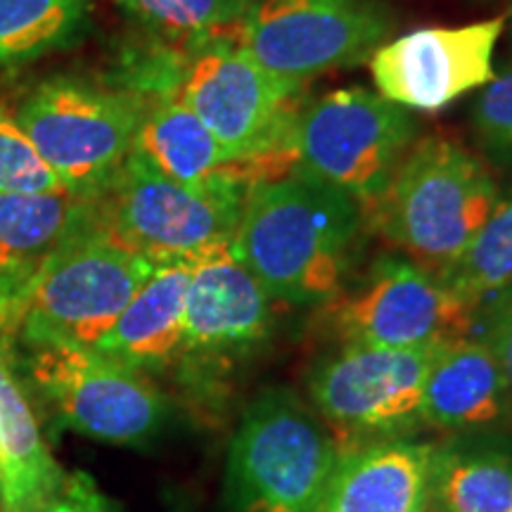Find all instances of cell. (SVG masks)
Masks as SVG:
<instances>
[{
    "label": "cell",
    "instance_id": "cell-1",
    "mask_svg": "<svg viewBox=\"0 0 512 512\" xmlns=\"http://www.w3.org/2000/svg\"><path fill=\"white\" fill-rule=\"evenodd\" d=\"M363 228L354 197L294 166L247 192L230 247L273 302L328 304L342 292Z\"/></svg>",
    "mask_w": 512,
    "mask_h": 512
},
{
    "label": "cell",
    "instance_id": "cell-2",
    "mask_svg": "<svg viewBox=\"0 0 512 512\" xmlns=\"http://www.w3.org/2000/svg\"><path fill=\"white\" fill-rule=\"evenodd\" d=\"M498 197L484 159L446 136H425L408 147L363 214L389 245L439 278L479 233Z\"/></svg>",
    "mask_w": 512,
    "mask_h": 512
},
{
    "label": "cell",
    "instance_id": "cell-3",
    "mask_svg": "<svg viewBox=\"0 0 512 512\" xmlns=\"http://www.w3.org/2000/svg\"><path fill=\"white\" fill-rule=\"evenodd\" d=\"M195 55L178 83V98L233 162L252 164L264 181L290 174L287 140L306 105V81L271 72L238 41L211 43Z\"/></svg>",
    "mask_w": 512,
    "mask_h": 512
},
{
    "label": "cell",
    "instance_id": "cell-4",
    "mask_svg": "<svg viewBox=\"0 0 512 512\" xmlns=\"http://www.w3.org/2000/svg\"><path fill=\"white\" fill-rule=\"evenodd\" d=\"M290 389L249 403L230 444L228 494L235 512H316L342 444Z\"/></svg>",
    "mask_w": 512,
    "mask_h": 512
},
{
    "label": "cell",
    "instance_id": "cell-5",
    "mask_svg": "<svg viewBox=\"0 0 512 512\" xmlns=\"http://www.w3.org/2000/svg\"><path fill=\"white\" fill-rule=\"evenodd\" d=\"M155 268L107 233L91 209L31 283L19 316L24 339L95 349Z\"/></svg>",
    "mask_w": 512,
    "mask_h": 512
},
{
    "label": "cell",
    "instance_id": "cell-6",
    "mask_svg": "<svg viewBox=\"0 0 512 512\" xmlns=\"http://www.w3.org/2000/svg\"><path fill=\"white\" fill-rule=\"evenodd\" d=\"M147 107L140 93L50 79L17 107L15 117L57 181L95 200L136 147Z\"/></svg>",
    "mask_w": 512,
    "mask_h": 512
},
{
    "label": "cell",
    "instance_id": "cell-7",
    "mask_svg": "<svg viewBox=\"0 0 512 512\" xmlns=\"http://www.w3.org/2000/svg\"><path fill=\"white\" fill-rule=\"evenodd\" d=\"M415 140L418 121L406 107L349 86L306 100L287 150L297 169L335 185L366 209Z\"/></svg>",
    "mask_w": 512,
    "mask_h": 512
},
{
    "label": "cell",
    "instance_id": "cell-8",
    "mask_svg": "<svg viewBox=\"0 0 512 512\" xmlns=\"http://www.w3.org/2000/svg\"><path fill=\"white\" fill-rule=\"evenodd\" d=\"M245 200L247 192L176 183L133 150L107 190L93 200V211L119 242L164 264L233 240Z\"/></svg>",
    "mask_w": 512,
    "mask_h": 512
},
{
    "label": "cell",
    "instance_id": "cell-9",
    "mask_svg": "<svg viewBox=\"0 0 512 512\" xmlns=\"http://www.w3.org/2000/svg\"><path fill=\"white\" fill-rule=\"evenodd\" d=\"M29 373L62 425L88 439L145 446L169 420L166 396L143 370L95 349L31 344Z\"/></svg>",
    "mask_w": 512,
    "mask_h": 512
},
{
    "label": "cell",
    "instance_id": "cell-10",
    "mask_svg": "<svg viewBox=\"0 0 512 512\" xmlns=\"http://www.w3.org/2000/svg\"><path fill=\"white\" fill-rule=\"evenodd\" d=\"M394 31L382 0H252L238 43L287 79L366 62Z\"/></svg>",
    "mask_w": 512,
    "mask_h": 512
},
{
    "label": "cell",
    "instance_id": "cell-11",
    "mask_svg": "<svg viewBox=\"0 0 512 512\" xmlns=\"http://www.w3.org/2000/svg\"><path fill=\"white\" fill-rule=\"evenodd\" d=\"M330 304L342 344L389 349L446 347L470 337L479 311L406 256L377 259L356 290Z\"/></svg>",
    "mask_w": 512,
    "mask_h": 512
},
{
    "label": "cell",
    "instance_id": "cell-12",
    "mask_svg": "<svg viewBox=\"0 0 512 512\" xmlns=\"http://www.w3.org/2000/svg\"><path fill=\"white\" fill-rule=\"evenodd\" d=\"M441 347L342 344L309 375L311 406L337 434H394L420 422L427 370Z\"/></svg>",
    "mask_w": 512,
    "mask_h": 512
},
{
    "label": "cell",
    "instance_id": "cell-13",
    "mask_svg": "<svg viewBox=\"0 0 512 512\" xmlns=\"http://www.w3.org/2000/svg\"><path fill=\"white\" fill-rule=\"evenodd\" d=\"M505 17L432 27L387 41L370 57V72L382 98L406 110L437 112L460 95L494 79V53Z\"/></svg>",
    "mask_w": 512,
    "mask_h": 512
},
{
    "label": "cell",
    "instance_id": "cell-14",
    "mask_svg": "<svg viewBox=\"0 0 512 512\" xmlns=\"http://www.w3.org/2000/svg\"><path fill=\"white\" fill-rule=\"evenodd\" d=\"M190 259L183 349L178 358L230 363L249 356L273 328V299L230 242L200 249Z\"/></svg>",
    "mask_w": 512,
    "mask_h": 512
},
{
    "label": "cell",
    "instance_id": "cell-15",
    "mask_svg": "<svg viewBox=\"0 0 512 512\" xmlns=\"http://www.w3.org/2000/svg\"><path fill=\"white\" fill-rule=\"evenodd\" d=\"M93 209L69 190L0 195V325L19 320L41 266Z\"/></svg>",
    "mask_w": 512,
    "mask_h": 512
},
{
    "label": "cell",
    "instance_id": "cell-16",
    "mask_svg": "<svg viewBox=\"0 0 512 512\" xmlns=\"http://www.w3.org/2000/svg\"><path fill=\"white\" fill-rule=\"evenodd\" d=\"M434 453L401 439L342 451L316 512H425Z\"/></svg>",
    "mask_w": 512,
    "mask_h": 512
},
{
    "label": "cell",
    "instance_id": "cell-17",
    "mask_svg": "<svg viewBox=\"0 0 512 512\" xmlns=\"http://www.w3.org/2000/svg\"><path fill=\"white\" fill-rule=\"evenodd\" d=\"M133 150L155 164L164 176L188 188L249 192L264 181L252 164L233 162L228 157L178 93L150 102Z\"/></svg>",
    "mask_w": 512,
    "mask_h": 512
},
{
    "label": "cell",
    "instance_id": "cell-18",
    "mask_svg": "<svg viewBox=\"0 0 512 512\" xmlns=\"http://www.w3.org/2000/svg\"><path fill=\"white\" fill-rule=\"evenodd\" d=\"M510 394L494 351L482 337H463L437 351L420 399V422L446 432L479 430L508 411Z\"/></svg>",
    "mask_w": 512,
    "mask_h": 512
},
{
    "label": "cell",
    "instance_id": "cell-19",
    "mask_svg": "<svg viewBox=\"0 0 512 512\" xmlns=\"http://www.w3.org/2000/svg\"><path fill=\"white\" fill-rule=\"evenodd\" d=\"M188 283L190 259L157 264L95 351L143 373L171 366L183 349Z\"/></svg>",
    "mask_w": 512,
    "mask_h": 512
},
{
    "label": "cell",
    "instance_id": "cell-20",
    "mask_svg": "<svg viewBox=\"0 0 512 512\" xmlns=\"http://www.w3.org/2000/svg\"><path fill=\"white\" fill-rule=\"evenodd\" d=\"M0 470L5 512L46 510L64 477L38 430L27 396L0 351Z\"/></svg>",
    "mask_w": 512,
    "mask_h": 512
},
{
    "label": "cell",
    "instance_id": "cell-21",
    "mask_svg": "<svg viewBox=\"0 0 512 512\" xmlns=\"http://www.w3.org/2000/svg\"><path fill=\"white\" fill-rule=\"evenodd\" d=\"M427 505L434 512H512V451L503 446L437 451Z\"/></svg>",
    "mask_w": 512,
    "mask_h": 512
},
{
    "label": "cell",
    "instance_id": "cell-22",
    "mask_svg": "<svg viewBox=\"0 0 512 512\" xmlns=\"http://www.w3.org/2000/svg\"><path fill=\"white\" fill-rule=\"evenodd\" d=\"M133 22L171 46L200 53L219 41H238L252 0H114Z\"/></svg>",
    "mask_w": 512,
    "mask_h": 512
},
{
    "label": "cell",
    "instance_id": "cell-23",
    "mask_svg": "<svg viewBox=\"0 0 512 512\" xmlns=\"http://www.w3.org/2000/svg\"><path fill=\"white\" fill-rule=\"evenodd\" d=\"M86 0H0V76L79 36Z\"/></svg>",
    "mask_w": 512,
    "mask_h": 512
},
{
    "label": "cell",
    "instance_id": "cell-24",
    "mask_svg": "<svg viewBox=\"0 0 512 512\" xmlns=\"http://www.w3.org/2000/svg\"><path fill=\"white\" fill-rule=\"evenodd\" d=\"M439 280L477 309L508 290L512 285V190L498 197L489 219Z\"/></svg>",
    "mask_w": 512,
    "mask_h": 512
},
{
    "label": "cell",
    "instance_id": "cell-25",
    "mask_svg": "<svg viewBox=\"0 0 512 512\" xmlns=\"http://www.w3.org/2000/svg\"><path fill=\"white\" fill-rule=\"evenodd\" d=\"M67 190L36 152L15 114L0 107V195Z\"/></svg>",
    "mask_w": 512,
    "mask_h": 512
},
{
    "label": "cell",
    "instance_id": "cell-26",
    "mask_svg": "<svg viewBox=\"0 0 512 512\" xmlns=\"http://www.w3.org/2000/svg\"><path fill=\"white\" fill-rule=\"evenodd\" d=\"M470 121L482 155L498 169L512 171V67L482 86Z\"/></svg>",
    "mask_w": 512,
    "mask_h": 512
},
{
    "label": "cell",
    "instance_id": "cell-27",
    "mask_svg": "<svg viewBox=\"0 0 512 512\" xmlns=\"http://www.w3.org/2000/svg\"><path fill=\"white\" fill-rule=\"evenodd\" d=\"M489 313H486L484 339L494 351L498 366H501L505 387H508L512 401V285L494 299H489Z\"/></svg>",
    "mask_w": 512,
    "mask_h": 512
},
{
    "label": "cell",
    "instance_id": "cell-28",
    "mask_svg": "<svg viewBox=\"0 0 512 512\" xmlns=\"http://www.w3.org/2000/svg\"><path fill=\"white\" fill-rule=\"evenodd\" d=\"M43 512H117V508L86 472H74L64 479L60 494Z\"/></svg>",
    "mask_w": 512,
    "mask_h": 512
},
{
    "label": "cell",
    "instance_id": "cell-29",
    "mask_svg": "<svg viewBox=\"0 0 512 512\" xmlns=\"http://www.w3.org/2000/svg\"><path fill=\"white\" fill-rule=\"evenodd\" d=\"M0 491H3V470H0Z\"/></svg>",
    "mask_w": 512,
    "mask_h": 512
},
{
    "label": "cell",
    "instance_id": "cell-30",
    "mask_svg": "<svg viewBox=\"0 0 512 512\" xmlns=\"http://www.w3.org/2000/svg\"><path fill=\"white\" fill-rule=\"evenodd\" d=\"M508 17H510V24H512V5H510V15ZM510 36H512V31H510Z\"/></svg>",
    "mask_w": 512,
    "mask_h": 512
}]
</instances>
